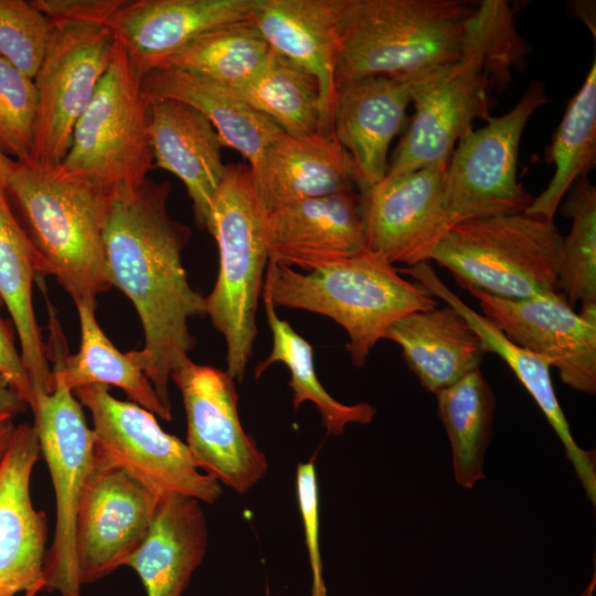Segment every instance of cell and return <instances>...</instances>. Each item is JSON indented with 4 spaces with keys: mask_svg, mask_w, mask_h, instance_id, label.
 Returning <instances> with one entry per match:
<instances>
[{
    "mask_svg": "<svg viewBox=\"0 0 596 596\" xmlns=\"http://www.w3.org/2000/svg\"><path fill=\"white\" fill-rule=\"evenodd\" d=\"M170 184L147 179L115 196L104 228L107 276L139 316L145 344L127 352L171 411V374L194 347L189 320L205 315V297L194 290L182 265L190 231L167 210Z\"/></svg>",
    "mask_w": 596,
    "mask_h": 596,
    "instance_id": "1",
    "label": "cell"
},
{
    "mask_svg": "<svg viewBox=\"0 0 596 596\" xmlns=\"http://www.w3.org/2000/svg\"><path fill=\"white\" fill-rule=\"evenodd\" d=\"M521 49L509 4L479 1L473 31L461 54L411 82L415 111L385 177L448 159L476 118H490L491 89L499 81L505 82Z\"/></svg>",
    "mask_w": 596,
    "mask_h": 596,
    "instance_id": "2",
    "label": "cell"
},
{
    "mask_svg": "<svg viewBox=\"0 0 596 596\" xmlns=\"http://www.w3.org/2000/svg\"><path fill=\"white\" fill-rule=\"evenodd\" d=\"M4 195L38 259V276L52 275L75 305L96 306L111 285L103 234L114 195L62 163L14 161Z\"/></svg>",
    "mask_w": 596,
    "mask_h": 596,
    "instance_id": "3",
    "label": "cell"
},
{
    "mask_svg": "<svg viewBox=\"0 0 596 596\" xmlns=\"http://www.w3.org/2000/svg\"><path fill=\"white\" fill-rule=\"evenodd\" d=\"M479 2L341 0L336 85L366 76L415 81L455 61Z\"/></svg>",
    "mask_w": 596,
    "mask_h": 596,
    "instance_id": "4",
    "label": "cell"
},
{
    "mask_svg": "<svg viewBox=\"0 0 596 596\" xmlns=\"http://www.w3.org/2000/svg\"><path fill=\"white\" fill-rule=\"evenodd\" d=\"M262 294L275 308L307 310L337 322L349 337L347 348L358 368L394 321L438 306L424 286L369 251L307 273L268 262Z\"/></svg>",
    "mask_w": 596,
    "mask_h": 596,
    "instance_id": "5",
    "label": "cell"
},
{
    "mask_svg": "<svg viewBox=\"0 0 596 596\" xmlns=\"http://www.w3.org/2000/svg\"><path fill=\"white\" fill-rule=\"evenodd\" d=\"M262 206L248 166L227 164L205 227L219 249V274L205 315L223 336L226 372L242 381L253 353L256 313L269 262Z\"/></svg>",
    "mask_w": 596,
    "mask_h": 596,
    "instance_id": "6",
    "label": "cell"
},
{
    "mask_svg": "<svg viewBox=\"0 0 596 596\" xmlns=\"http://www.w3.org/2000/svg\"><path fill=\"white\" fill-rule=\"evenodd\" d=\"M562 240L554 220L525 212L498 214L454 224L429 262L447 268L467 290L525 299L561 292Z\"/></svg>",
    "mask_w": 596,
    "mask_h": 596,
    "instance_id": "7",
    "label": "cell"
},
{
    "mask_svg": "<svg viewBox=\"0 0 596 596\" xmlns=\"http://www.w3.org/2000/svg\"><path fill=\"white\" fill-rule=\"evenodd\" d=\"M137 70L116 40L111 62L72 136L62 166L114 196L137 190L153 169L149 108Z\"/></svg>",
    "mask_w": 596,
    "mask_h": 596,
    "instance_id": "8",
    "label": "cell"
},
{
    "mask_svg": "<svg viewBox=\"0 0 596 596\" xmlns=\"http://www.w3.org/2000/svg\"><path fill=\"white\" fill-rule=\"evenodd\" d=\"M73 393L92 415L96 465L123 469L159 496L205 503L222 496V485L200 471L187 444L164 432L152 412L117 400L106 385H86Z\"/></svg>",
    "mask_w": 596,
    "mask_h": 596,
    "instance_id": "9",
    "label": "cell"
},
{
    "mask_svg": "<svg viewBox=\"0 0 596 596\" xmlns=\"http://www.w3.org/2000/svg\"><path fill=\"white\" fill-rule=\"evenodd\" d=\"M549 103L545 86L532 82L505 114L465 134L447 162L445 207L451 226L498 214L523 213L532 196L517 179L520 141L533 113Z\"/></svg>",
    "mask_w": 596,
    "mask_h": 596,
    "instance_id": "10",
    "label": "cell"
},
{
    "mask_svg": "<svg viewBox=\"0 0 596 596\" xmlns=\"http://www.w3.org/2000/svg\"><path fill=\"white\" fill-rule=\"evenodd\" d=\"M33 427L53 483L55 529L44 564L45 589L81 596L75 529L84 491L95 465L94 438L83 406L64 387L36 397Z\"/></svg>",
    "mask_w": 596,
    "mask_h": 596,
    "instance_id": "11",
    "label": "cell"
},
{
    "mask_svg": "<svg viewBox=\"0 0 596 596\" xmlns=\"http://www.w3.org/2000/svg\"><path fill=\"white\" fill-rule=\"evenodd\" d=\"M115 45L116 39L106 25L52 22L45 54L33 78L38 109L32 161L62 163L74 128L111 62Z\"/></svg>",
    "mask_w": 596,
    "mask_h": 596,
    "instance_id": "12",
    "label": "cell"
},
{
    "mask_svg": "<svg viewBox=\"0 0 596 596\" xmlns=\"http://www.w3.org/2000/svg\"><path fill=\"white\" fill-rule=\"evenodd\" d=\"M187 416V446L200 470L237 493L252 489L268 462L244 430L235 380L225 371L190 358L171 374Z\"/></svg>",
    "mask_w": 596,
    "mask_h": 596,
    "instance_id": "13",
    "label": "cell"
},
{
    "mask_svg": "<svg viewBox=\"0 0 596 596\" xmlns=\"http://www.w3.org/2000/svg\"><path fill=\"white\" fill-rule=\"evenodd\" d=\"M448 159L385 177L360 192L370 253L392 265L429 262L433 249L451 227L444 201Z\"/></svg>",
    "mask_w": 596,
    "mask_h": 596,
    "instance_id": "14",
    "label": "cell"
},
{
    "mask_svg": "<svg viewBox=\"0 0 596 596\" xmlns=\"http://www.w3.org/2000/svg\"><path fill=\"white\" fill-rule=\"evenodd\" d=\"M160 497L123 469L94 465L75 529L82 585L126 564L145 541Z\"/></svg>",
    "mask_w": 596,
    "mask_h": 596,
    "instance_id": "15",
    "label": "cell"
},
{
    "mask_svg": "<svg viewBox=\"0 0 596 596\" xmlns=\"http://www.w3.org/2000/svg\"><path fill=\"white\" fill-rule=\"evenodd\" d=\"M483 316L513 343L557 369L567 386L596 393V323L583 319L561 292L505 299L468 290Z\"/></svg>",
    "mask_w": 596,
    "mask_h": 596,
    "instance_id": "16",
    "label": "cell"
},
{
    "mask_svg": "<svg viewBox=\"0 0 596 596\" xmlns=\"http://www.w3.org/2000/svg\"><path fill=\"white\" fill-rule=\"evenodd\" d=\"M269 262L311 272L368 252L361 193L306 199L266 213Z\"/></svg>",
    "mask_w": 596,
    "mask_h": 596,
    "instance_id": "17",
    "label": "cell"
},
{
    "mask_svg": "<svg viewBox=\"0 0 596 596\" xmlns=\"http://www.w3.org/2000/svg\"><path fill=\"white\" fill-rule=\"evenodd\" d=\"M40 456L33 425L15 426L0 460V596L45 588L46 518L30 490Z\"/></svg>",
    "mask_w": 596,
    "mask_h": 596,
    "instance_id": "18",
    "label": "cell"
},
{
    "mask_svg": "<svg viewBox=\"0 0 596 596\" xmlns=\"http://www.w3.org/2000/svg\"><path fill=\"white\" fill-rule=\"evenodd\" d=\"M411 103V82L405 79L366 76L337 85L331 132L353 161L360 192L385 178L389 148Z\"/></svg>",
    "mask_w": 596,
    "mask_h": 596,
    "instance_id": "19",
    "label": "cell"
},
{
    "mask_svg": "<svg viewBox=\"0 0 596 596\" xmlns=\"http://www.w3.org/2000/svg\"><path fill=\"white\" fill-rule=\"evenodd\" d=\"M256 0H125L106 26L145 75L200 34L251 19Z\"/></svg>",
    "mask_w": 596,
    "mask_h": 596,
    "instance_id": "20",
    "label": "cell"
},
{
    "mask_svg": "<svg viewBox=\"0 0 596 596\" xmlns=\"http://www.w3.org/2000/svg\"><path fill=\"white\" fill-rule=\"evenodd\" d=\"M340 7L341 0H256L251 15L273 51L316 78L324 135L332 134Z\"/></svg>",
    "mask_w": 596,
    "mask_h": 596,
    "instance_id": "21",
    "label": "cell"
},
{
    "mask_svg": "<svg viewBox=\"0 0 596 596\" xmlns=\"http://www.w3.org/2000/svg\"><path fill=\"white\" fill-rule=\"evenodd\" d=\"M397 270L408 275L434 297L440 298L460 312L479 336L486 352L498 354L507 363L560 438L587 498L595 505V451L582 448L574 439L553 387L550 364L543 358L513 343L492 321L464 302L440 280L429 262Z\"/></svg>",
    "mask_w": 596,
    "mask_h": 596,
    "instance_id": "22",
    "label": "cell"
},
{
    "mask_svg": "<svg viewBox=\"0 0 596 596\" xmlns=\"http://www.w3.org/2000/svg\"><path fill=\"white\" fill-rule=\"evenodd\" d=\"M251 172L266 213L287 203L358 188L353 161L332 134L283 132Z\"/></svg>",
    "mask_w": 596,
    "mask_h": 596,
    "instance_id": "23",
    "label": "cell"
},
{
    "mask_svg": "<svg viewBox=\"0 0 596 596\" xmlns=\"http://www.w3.org/2000/svg\"><path fill=\"white\" fill-rule=\"evenodd\" d=\"M149 105L153 167L183 182L193 203L194 220L198 226L205 227L212 199L226 172L223 143L206 117L190 105L174 99Z\"/></svg>",
    "mask_w": 596,
    "mask_h": 596,
    "instance_id": "24",
    "label": "cell"
},
{
    "mask_svg": "<svg viewBox=\"0 0 596 596\" xmlns=\"http://www.w3.org/2000/svg\"><path fill=\"white\" fill-rule=\"evenodd\" d=\"M148 104L174 99L199 110L216 130L223 147L238 151L254 171L268 146L283 134L238 94L210 78L175 67H157L141 82Z\"/></svg>",
    "mask_w": 596,
    "mask_h": 596,
    "instance_id": "25",
    "label": "cell"
},
{
    "mask_svg": "<svg viewBox=\"0 0 596 596\" xmlns=\"http://www.w3.org/2000/svg\"><path fill=\"white\" fill-rule=\"evenodd\" d=\"M206 549L201 502L163 494L145 541L125 565L138 574L147 596H182Z\"/></svg>",
    "mask_w": 596,
    "mask_h": 596,
    "instance_id": "26",
    "label": "cell"
},
{
    "mask_svg": "<svg viewBox=\"0 0 596 596\" xmlns=\"http://www.w3.org/2000/svg\"><path fill=\"white\" fill-rule=\"evenodd\" d=\"M384 339L401 347L409 370L433 394L479 369L487 353L466 318L449 305L401 317Z\"/></svg>",
    "mask_w": 596,
    "mask_h": 596,
    "instance_id": "27",
    "label": "cell"
},
{
    "mask_svg": "<svg viewBox=\"0 0 596 596\" xmlns=\"http://www.w3.org/2000/svg\"><path fill=\"white\" fill-rule=\"evenodd\" d=\"M38 277L35 252L0 191V300L17 330L21 358L35 400L54 392L52 368L35 319L32 285Z\"/></svg>",
    "mask_w": 596,
    "mask_h": 596,
    "instance_id": "28",
    "label": "cell"
},
{
    "mask_svg": "<svg viewBox=\"0 0 596 596\" xmlns=\"http://www.w3.org/2000/svg\"><path fill=\"white\" fill-rule=\"evenodd\" d=\"M81 326V347L76 354L68 355L60 347L57 324L52 329L55 336V359L52 368L54 390L100 384L121 389L134 403L158 415L164 421L172 419V412L158 397L146 374L121 353L106 337L95 317V307L88 304L75 305Z\"/></svg>",
    "mask_w": 596,
    "mask_h": 596,
    "instance_id": "29",
    "label": "cell"
},
{
    "mask_svg": "<svg viewBox=\"0 0 596 596\" xmlns=\"http://www.w3.org/2000/svg\"><path fill=\"white\" fill-rule=\"evenodd\" d=\"M435 395L437 415L451 448L455 481L472 489L486 478L483 466L492 435L494 394L480 369H476Z\"/></svg>",
    "mask_w": 596,
    "mask_h": 596,
    "instance_id": "30",
    "label": "cell"
},
{
    "mask_svg": "<svg viewBox=\"0 0 596 596\" xmlns=\"http://www.w3.org/2000/svg\"><path fill=\"white\" fill-rule=\"evenodd\" d=\"M546 160L555 167L546 189L525 213L554 220L564 195L596 162V60L581 88L570 100L554 132Z\"/></svg>",
    "mask_w": 596,
    "mask_h": 596,
    "instance_id": "31",
    "label": "cell"
},
{
    "mask_svg": "<svg viewBox=\"0 0 596 596\" xmlns=\"http://www.w3.org/2000/svg\"><path fill=\"white\" fill-rule=\"evenodd\" d=\"M263 300L272 331L273 347L269 355L256 365L255 376L258 379L275 362L286 365L290 374L288 386L292 392L295 409L304 402H311L317 407L322 425L330 435L343 434L349 424L371 423L376 409L369 403L348 405L333 398L317 376L310 343L286 320L277 316L275 307L268 300Z\"/></svg>",
    "mask_w": 596,
    "mask_h": 596,
    "instance_id": "32",
    "label": "cell"
},
{
    "mask_svg": "<svg viewBox=\"0 0 596 596\" xmlns=\"http://www.w3.org/2000/svg\"><path fill=\"white\" fill-rule=\"evenodd\" d=\"M270 54L255 23L245 19L200 34L159 67L184 70L238 91L263 68Z\"/></svg>",
    "mask_w": 596,
    "mask_h": 596,
    "instance_id": "33",
    "label": "cell"
},
{
    "mask_svg": "<svg viewBox=\"0 0 596 596\" xmlns=\"http://www.w3.org/2000/svg\"><path fill=\"white\" fill-rule=\"evenodd\" d=\"M238 96L283 132H321L320 92L316 78L292 62L272 54Z\"/></svg>",
    "mask_w": 596,
    "mask_h": 596,
    "instance_id": "34",
    "label": "cell"
},
{
    "mask_svg": "<svg viewBox=\"0 0 596 596\" xmlns=\"http://www.w3.org/2000/svg\"><path fill=\"white\" fill-rule=\"evenodd\" d=\"M570 233L563 236L558 264V286L573 308L596 304V188L587 177L570 189Z\"/></svg>",
    "mask_w": 596,
    "mask_h": 596,
    "instance_id": "35",
    "label": "cell"
},
{
    "mask_svg": "<svg viewBox=\"0 0 596 596\" xmlns=\"http://www.w3.org/2000/svg\"><path fill=\"white\" fill-rule=\"evenodd\" d=\"M38 109L34 79L0 56V152L30 159Z\"/></svg>",
    "mask_w": 596,
    "mask_h": 596,
    "instance_id": "36",
    "label": "cell"
},
{
    "mask_svg": "<svg viewBox=\"0 0 596 596\" xmlns=\"http://www.w3.org/2000/svg\"><path fill=\"white\" fill-rule=\"evenodd\" d=\"M52 22L24 0H0V56L34 78L49 43Z\"/></svg>",
    "mask_w": 596,
    "mask_h": 596,
    "instance_id": "37",
    "label": "cell"
},
{
    "mask_svg": "<svg viewBox=\"0 0 596 596\" xmlns=\"http://www.w3.org/2000/svg\"><path fill=\"white\" fill-rule=\"evenodd\" d=\"M296 489L312 577L310 596H328L319 547V487L313 457L298 464Z\"/></svg>",
    "mask_w": 596,
    "mask_h": 596,
    "instance_id": "38",
    "label": "cell"
},
{
    "mask_svg": "<svg viewBox=\"0 0 596 596\" xmlns=\"http://www.w3.org/2000/svg\"><path fill=\"white\" fill-rule=\"evenodd\" d=\"M125 0H33L52 22L67 21L106 25Z\"/></svg>",
    "mask_w": 596,
    "mask_h": 596,
    "instance_id": "39",
    "label": "cell"
},
{
    "mask_svg": "<svg viewBox=\"0 0 596 596\" xmlns=\"http://www.w3.org/2000/svg\"><path fill=\"white\" fill-rule=\"evenodd\" d=\"M2 301L0 300V305ZM0 381L31 409L35 396L29 374L18 352L12 336L0 318Z\"/></svg>",
    "mask_w": 596,
    "mask_h": 596,
    "instance_id": "40",
    "label": "cell"
},
{
    "mask_svg": "<svg viewBox=\"0 0 596 596\" xmlns=\"http://www.w3.org/2000/svg\"><path fill=\"white\" fill-rule=\"evenodd\" d=\"M25 404L0 381V412L17 414Z\"/></svg>",
    "mask_w": 596,
    "mask_h": 596,
    "instance_id": "41",
    "label": "cell"
},
{
    "mask_svg": "<svg viewBox=\"0 0 596 596\" xmlns=\"http://www.w3.org/2000/svg\"><path fill=\"white\" fill-rule=\"evenodd\" d=\"M13 414L6 415L0 419V460L6 453L14 432Z\"/></svg>",
    "mask_w": 596,
    "mask_h": 596,
    "instance_id": "42",
    "label": "cell"
},
{
    "mask_svg": "<svg viewBox=\"0 0 596 596\" xmlns=\"http://www.w3.org/2000/svg\"><path fill=\"white\" fill-rule=\"evenodd\" d=\"M14 167V160L0 152V191L4 193Z\"/></svg>",
    "mask_w": 596,
    "mask_h": 596,
    "instance_id": "43",
    "label": "cell"
},
{
    "mask_svg": "<svg viewBox=\"0 0 596 596\" xmlns=\"http://www.w3.org/2000/svg\"><path fill=\"white\" fill-rule=\"evenodd\" d=\"M43 588L42 587H34L32 589H29L24 593V596H36Z\"/></svg>",
    "mask_w": 596,
    "mask_h": 596,
    "instance_id": "44",
    "label": "cell"
},
{
    "mask_svg": "<svg viewBox=\"0 0 596 596\" xmlns=\"http://www.w3.org/2000/svg\"><path fill=\"white\" fill-rule=\"evenodd\" d=\"M8 414H11V413H7V412H0V419H2L6 415ZM14 415V414H13Z\"/></svg>",
    "mask_w": 596,
    "mask_h": 596,
    "instance_id": "45",
    "label": "cell"
}]
</instances>
